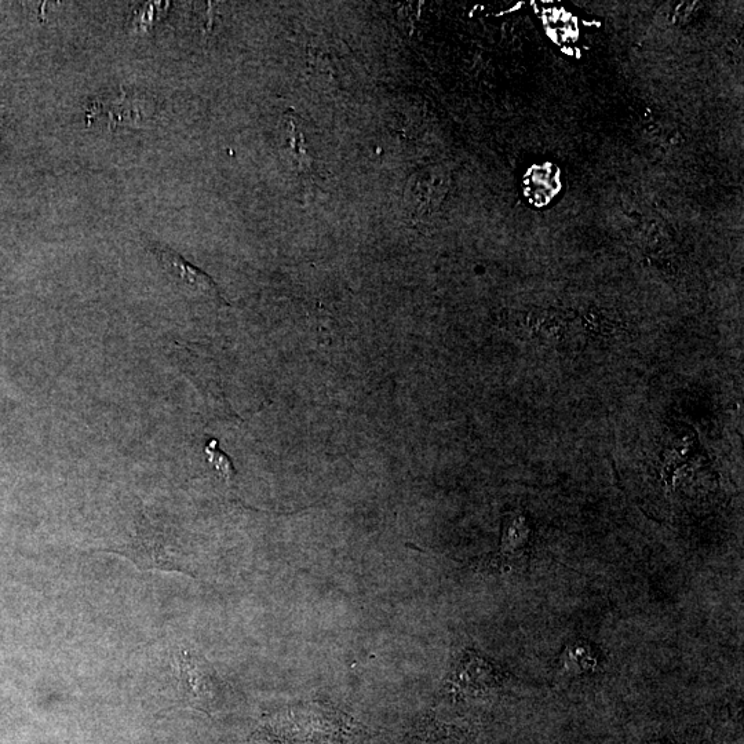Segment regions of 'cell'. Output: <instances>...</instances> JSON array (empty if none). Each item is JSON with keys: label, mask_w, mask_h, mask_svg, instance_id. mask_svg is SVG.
I'll return each instance as SVG.
<instances>
[{"label": "cell", "mask_w": 744, "mask_h": 744, "mask_svg": "<svg viewBox=\"0 0 744 744\" xmlns=\"http://www.w3.org/2000/svg\"><path fill=\"white\" fill-rule=\"evenodd\" d=\"M181 699L193 709L213 714L222 698V684L209 660L192 648H181L173 656Z\"/></svg>", "instance_id": "cell-1"}, {"label": "cell", "mask_w": 744, "mask_h": 744, "mask_svg": "<svg viewBox=\"0 0 744 744\" xmlns=\"http://www.w3.org/2000/svg\"><path fill=\"white\" fill-rule=\"evenodd\" d=\"M153 253L162 261L164 269L175 277L178 282L184 284L186 288L203 295H209L211 298L221 299L220 291L213 282V279L206 273L195 268V266L186 262L181 255L175 253L166 247L153 248Z\"/></svg>", "instance_id": "cell-2"}, {"label": "cell", "mask_w": 744, "mask_h": 744, "mask_svg": "<svg viewBox=\"0 0 744 744\" xmlns=\"http://www.w3.org/2000/svg\"><path fill=\"white\" fill-rule=\"evenodd\" d=\"M102 111L107 113L108 119L113 124H127V126H141L148 122L153 115L152 102L147 97L138 93H123L119 97L112 98L107 105H98Z\"/></svg>", "instance_id": "cell-3"}, {"label": "cell", "mask_w": 744, "mask_h": 744, "mask_svg": "<svg viewBox=\"0 0 744 744\" xmlns=\"http://www.w3.org/2000/svg\"><path fill=\"white\" fill-rule=\"evenodd\" d=\"M204 451H206L207 457H209V462L214 466L215 472L218 473V476L225 481H231L233 476H235V468H233L231 458H229L228 455H226L225 452H222L220 447H218V441L211 440Z\"/></svg>", "instance_id": "cell-4"}, {"label": "cell", "mask_w": 744, "mask_h": 744, "mask_svg": "<svg viewBox=\"0 0 744 744\" xmlns=\"http://www.w3.org/2000/svg\"><path fill=\"white\" fill-rule=\"evenodd\" d=\"M169 5L170 3L149 2L147 5L142 6L138 10L136 17H134V28L137 31H147L169 9Z\"/></svg>", "instance_id": "cell-5"}]
</instances>
